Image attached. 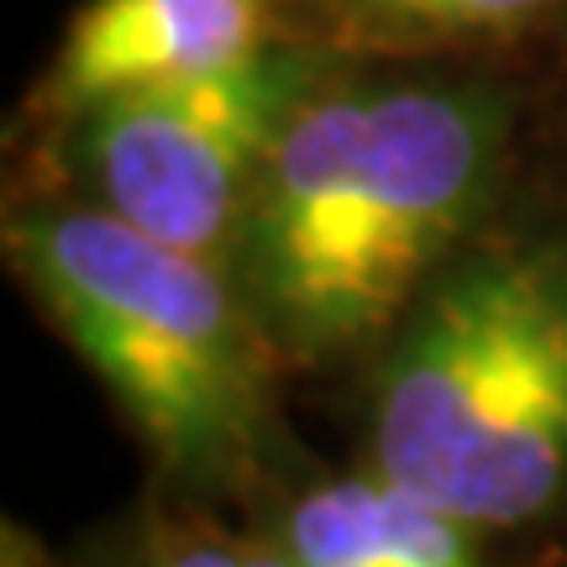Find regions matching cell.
Here are the masks:
<instances>
[{"mask_svg": "<svg viewBox=\"0 0 567 567\" xmlns=\"http://www.w3.org/2000/svg\"><path fill=\"white\" fill-rule=\"evenodd\" d=\"M284 551L295 567H484L473 530L379 473L310 488Z\"/></svg>", "mask_w": 567, "mask_h": 567, "instance_id": "8992f818", "label": "cell"}, {"mask_svg": "<svg viewBox=\"0 0 567 567\" xmlns=\"http://www.w3.org/2000/svg\"><path fill=\"white\" fill-rule=\"evenodd\" d=\"M264 0H90L69 21L53 95L95 111L137 90L184 84L258 59Z\"/></svg>", "mask_w": 567, "mask_h": 567, "instance_id": "5b68a950", "label": "cell"}, {"mask_svg": "<svg viewBox=\"0 0 567 567\" xmlns=\"http://www.w3.org/2000/svg\"><path fill=\"white\" fill-rule=\"evenodd\" d=\"M379 11H400L415 21H442V27H494V21H520L551 0H363Z\"/></svg>", "mask_w": 567, "mask_h": 567, "instance_id": "52a82bcc", "label": "cell"}, {"mask_svg": "<svg viewBox=\"0 0 567 567\" xmlns=\"http://www.w3.org/2000/svg\"><path fill=\"white\" fill-rule=\"evenodd\" d=\"M305 69L258 53L221 74L137 90L90 111V168L105 210L158 243L210 258L252 200L274 142L295 122Z\"/></svg>", "mask_w": 567, "mask_h": 567, "instance_id": "277c9868", "label": "cell"}, {"mask_svg": "<svg viewBox=\"0 0 567 567\" xmlns=\"http://www.w3.org/2000/svg\"><path fill=\"white\" fill-rule=\"evenodd\" d=\"M499 116L457 90L305 101L252 189V279L289 342L331 352L379 331L484 205Z\"/></svg>", "mask_w": 567, "mask_h": 567, "instance_id": "6da1fadb", "label": "cell"}, {"mask_svg": "<svg viewBox=\"0 0 567 567\" xmlns=\"http://www.w3.org/2000/svg\"><path fill=\"white\" fill-rule=\"evenodd\" d=\"M63 337L174 467L237 457L264 415V352L210 258L111 210H48L11 231Z\"/></svg>", "mask_w": 567, "mask_h": 567, "instance_id": "3957f363", "label": "cell"}, {"mask_svg": "<svg viewBox=\"0 0 567 567\" xmlns=\"http://www.w3.org/2000/svg\"><path fill=\"white\" fill-rule=\"evenodd\" d=\"M158 567H295L289 551L268 557V551H231V547H184L174 557H163Z\"/></svg>", "mask_w": 567, "mask_h": 567, "instance_id": "ba28073f", "label": "cell"}, {"mask_svg": "<svg viewBox=\"0 0 567 567\" xmlns=\"http://www.w3.org/2000/svg\"><path fill=\"white\" fill-rule=\"evenodd\" d=\"M373 473L463 520L520 526L567 488V268L488 258L436 284L384 368Z\"/></svg>", "mask_w": 567, "mask_h": 567, "instance_id": "7a4b0ae2", "label": "cell"}]
</instances>
